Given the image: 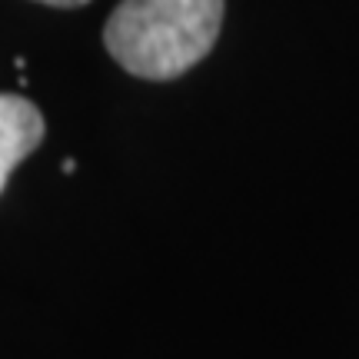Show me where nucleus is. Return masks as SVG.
<instances>
[{
  "label": "nucleus",
  "instance_id": "nucleus-1",
  "mask_svg": "<svg viewBox=\"0 0 359 359\" xmlns=\"http://www.w3.org/2000/svg\"><path fill=\"white\" fill-rule=\"evenodd\" d=\"M223 0H120L103 27V47L127 74L173 80L213 50Z\"/></svg>",
  "mask_w": 359,
  "mask_h": 359
},
{
  "label": "nucleus",
  "instance_id": "nucleus-2",
  "mask_svg": "<svg viewBox=\"0 0 359 359\" xmlns=\"http://www.w3.org/2000/svg\"><path fill=\"white\" fill-rule=\"evenodd\" d=\"M43 114L20 93H0V193L13 167H20L43 140Z\"/></svg>",
  "mask_w": 359,
  "mask_h": 359
},
{
  "label": "nucleus",
  "instance_id": "nucleus-3",
  "mask_svg": "<svg viewBox=\"0 0 359 359\" xmlns=\"http://www.w3.org/2000/svg\"><path fill=\"white\" fill-rule=\"evenodd\" d=\"M37 4H47V7H83L90 0H37Z\"/></svg>",
  "mask_w": 359,
  "mask_h": 359
}]
</instances>
